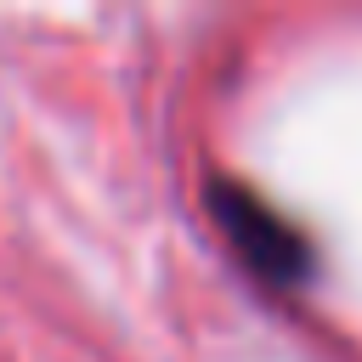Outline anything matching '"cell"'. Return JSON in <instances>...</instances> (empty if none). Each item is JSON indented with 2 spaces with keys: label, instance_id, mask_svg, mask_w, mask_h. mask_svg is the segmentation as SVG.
Wrapping results in <instances>:
<instances>
[{
  "label": "cell",
  "instance_id": "cell-1",
  "mask_svg": "<svg viewBox=\"0 0 362 362\" xmlns=\"http://www.w3.org/2000/svg\"><path fill=\"white\" fill-rule=\"evenodd\" d=\"M204 209L221 232V243L266 283V288H300L317 266V249L311 238L283 215L272 209L249 181L226 175V170H209L204 175Z\"/></svg>",
  "mask_w": 362,
  "mask_h": 362
}]
</instances>
